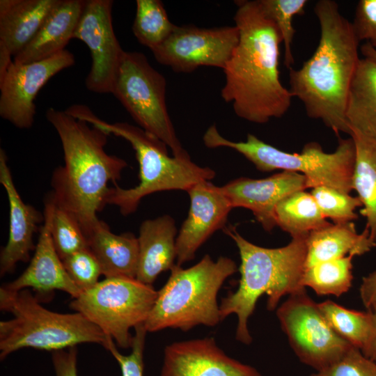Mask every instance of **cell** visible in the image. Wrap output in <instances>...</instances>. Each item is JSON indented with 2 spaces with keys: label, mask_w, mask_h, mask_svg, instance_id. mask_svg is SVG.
Segmentation results:
<instances>
[{
  "label": "cell",
  "mask_w": 376,
  "mask_h": 376,
  "mask_svg": "<svg viewBox=\"0 0 376 376\" xmlns=\"http://www.w3.org/2000/svg\"><path fill=\"white\" fill-rule=\"evenodd\" d=\"M239 42L224 68L223 100L247 121L265 123L290 107L292 94L279 78L281 37L258 0L235 1Z\"/></svg>",
  "instance_id": "6da1fadb"
},
{
  "label": "cell",
  "mask_w": 376,
  "mask_h": 376,
  "mask_svg": "<svg viewBox=\"0 0 376 376\" xmlns=\"http://www.w3.org/2000/svg\"><path fill=\"white\" fill-rule=\"evenodd\" d=\"M45 116L61 139L64 156V165L53 172L49 196L77 219L86 237L100 221L97 214L106 205L109 182L117 185L127 164L105 151L109 135L103 130L54 108L47 109Z\"/></svg>",
  "instance_id": "7a4b0ae2"
},
{
  "label": "cell",
  "mask_w": 376,
  "mask_h": 376,
  "mask_svg": "<svg viewBox=\"0 0 376 376\" xmlns=\"http://www.w3.org/2000/svg\"><path fill=\"white\" fill-rule=\"evenodd\" d=\"M314 12L320 26L319 43L300 68L289 69L290 91L310 118L320 120L337 135H350L345 108L361 58L359 42L335 1H318Z\"/></svg>",
  "instance_id": "3957f363"
},
{
  "label": "cell",
  "mask_w": 376,
  "mask_h": 376,
  "mask_svg": "<svg viewBox=\"0 0 376 376\" xmlns=\"http://www.w3.org/2000/svg\"><path fill=\"white\" fill-rule=\"evenodd\" d=\"M224 230L238 248L241 263L238 288L222 299L219 305L220 318L222 321L229 315L235 314L237 316L235 338L249 345L252 337L247 322L258 298L267 295V309L273 311L282 297L305 288L302 278L308 235L292 237L286 246L270 249L249 242L233 226H226Z\"/></svg>",
  "instance_id": "277c9868"
},
{
  "label": "cell",
  "mask_w": 376,
  "mask_h": 376,
  "mask_svg": "<svg viewBox=\"0 0 376 376\" xmlns=\"http://www.w3.org/2000/svg\"><path fill=\"white\" fill-rule=\"evenodd\" d=\"M65 111L109 135L125 139L134 150L139 166V184L129 189L118 185L109 187L104 201L105 205L117 206L124 216L134 212L141 199L148 195L168 190L187 191L194 185L215 177L214 170L197 165L190 157H171L163 141L139 126L127 123H109L84 104H72Z\"/></svg>",
  "instance_id": "5b68a950"
},
{
  "label": "cell",
  "mask_w": 376,
  "mask_h": 376,
  "mask_svg": "<svg viewBox=\"0 0 376 376\" xmlns=\"http://www.w3.org/2000/svg\"><path fill=\"white\" fill-rule=\"evenodd\" d=\"M0 308L13 318L0 322V359L22 348L54 352L81 343L104 347L107 336L82 314L60 313L43 307L29 289L0 288Z\"/></svg>",
  "instance_id": "8992f818"
},
{
  "label": "cell",
  "mask_w": 376,
  "mask_h": 376,
  "mask_svg": "<svg viewBox=\"0 0 376 376\" xmlns=\"http://www.w3.org/2000/svg\"><path fill=\"white\" fill-rule=\"evenodd\" d=\"M237 269L232 259L220 256L214 261L207 254L187 269L174 265L144 323L147 331L217 325L221 321L218 292Z\"/></svg>",
  "instance_id": "52a82bcc"
},
{
  "label": "cell",
  "mask_w": 376,
  "mask_h": 376,
  "mask_svg": "<svg viewBox=\"0 0 376 376\" xmlns=\"http://www.w3.org/2000/svg\"><path fill=\"white\" fill-rule=\"evenodd\" d=\"M209 148L226 147L242 154L260 171L282 170L304 175L306 187L326 186L350 194L356 150L352 138L339 139L333 152H326L317 142H309L300 152L283 151L252 134L245 141H232L222 136L215 125L208 127L203 137Z\"/></svg>",
  "instance_id": "ba28073f"
},
{
  "label": "cell",
  "mask_w": 376,
  "mask_h": 376,
  "mask_svg": "<svg viewBox=\"0 0 376 376\" xmlns=\"http://www.w3.org/2000/svg\"><path fill=\"white\" fill-rule=\"evenodd\" d=\"M152 285L127 277L105 278L73 298L71 309L85 316L123 348L131 347L130 329L146 322L157 297Z\"/></svg>",
  "instance_id": "9c48e42d"
},
{
  "label": "cell",
  "mask_w": 376,
  "mask_h": 376,
  "mask_svg": "<svg viewBox=\"0 0 376 376\" xmlns=\"http://www.w3.org/2000/svg\"><path fill=\"white\" fill-rule=\"evenodd\" d=\"M165 77L139 52H125L112 94L139 127L163 141L173 156L187 157L177 137L166 102Z\"/></svg>",
  "instance_id": "30bf717a"
},
{
  "label": "cell",
  "mask_w": 376,
  "mask_h": 376,
  "mask_svg": "<svg viewBox=\"0 0 376 376\" xmlns=\"http://www.w3.org/2000/svg\"><path fill=\"white\" fill-rule=\"evenodd\" d=\"M276 315L298 358L317 371L337 362L354 347L330 327L305 288L290 295Z\"/></svg>",
  "instance_id": "8fae6325"
},
{
  "label": "cell",
  "mask_w": 376,
  "mask_h": 376,
  "mask_svg": "<svg viewBox=\"0 0 376 376\" xmlns=\"http://www.w3.org/2000/svg\"><path fill=\"white\" fill-rule=\"evenodd\" d=\"M238 42L235 25L212 29L175 25L170 36L151 51L158 63L177 72H191L201 66L224 70Z\"/></svg>",
  "instance_id": "7c38bea8"
},
{
  "label": "cell",
  "mask_w": 376,
  "mask_h": 376,
  "mask_svg": "<svg viewBox=\"0 0 376 376\" xmlns=\"http://www.w3.org/2000/svg\"><path fill=\"white\" fill-rule=\"evenodd\" d=\"M112 0H86L73 39L89 48L91 66L86 88L96 93H111L125 51L112 24Z\"/></svg>",
  "instance_id": "4fadbf2b"
},
{
  "label": "cell",
  "mask_w": 376,
  "mask_h": 376,
  "mask_svg": "<svg viewBox=\"0 0 376 376\" xmlns=\"http://www.w3.org/2000/svg\"><path fill=\"white\" fill-rule=\"evenodd\" d=\"M75 63L74 55L67 49L32 63L19 64L13 61L0 77V116L17 128L31 127L38 92L52 77Z\"/></svg>",
  "instance_id": "5bb4252c"
},
{
  "label": "cell",
  "mask_w": 376,
  "mask_h": 376,
  "mask_svg": "<svg viewBox=\"0 0 376 376\" xmlns=\"http://www.w3.org/2000/svg\"><path fill=\"white\" fill-rule=\"evenodd\" d=\"M187 192L190 207L175 240L176 265L180 266L193 260L200 246L215 231L226 227L233 209L221 187L210 181L200 182Z\"/></svg>",
  "instance_id": "9a60e30c"
},
{
  "label": "cell",
  "mask_w": 376,
  "mask_h": 376,
  "mask_svg": "<svg viewBox=\"0 0 376 376\" xmlns=\"http://www.w3.org/2000/svg\"><path fill=\"white\" fill-rule=\"evenodd\" d=\"M159 376H261L253 367L228 357L213 338L167 345Z\"/></svg>",
  "instance_id": "2e32d148"
},
{
  "label": "cell",
  "mask_w": 376,
  "mask_h": 376,
  "mask_svg": "<svg viewBox=\"0 0 376 376\" xmlns=\"http://www.w3.org/2000/svg\"><path fill=\"white\" fill-rule=\"evenodd\" d=\"M221 188L233 208L250 210L264 230L270 232L276 226V205L289 194L307 187L304 175L282 171L263 179L241 177Z\"/></svg>",
  "instance_id": "e0dca14e"
},
{
  "label": "cell",
  "mask_w": 376,
  "mask_h": 376,
  "mask_svg": "<svg viewBox=\"0 0 376 376\" xmlns=\"http://www.w3.org/2000/svg\"><path fill=\"white\" fill-rule=\"evenodd\" d=\"M52 210V202L47 196L45 203V220L29 266L16 279L1 288L10 292L32 288L40 294L61 290L72 299L81 293L67 273L53 244L50 231Z\"/></svg>",
  "instance_id": "ac0fdd59"
},
{
  "label": "cell",
  "mask_w": 376,
  "mask_h": 376,
  "mask_svg": "<svg viewBox=\"0 0 376 376\" xmlns=\"http://www.w3.org/2000/svg\"><path fill=\"white\" fill-rule=\"evenodd\" d=\"M0 183L3 186L9 203V234L6 244L0 253V274L13 273L19 262H27L30 252L36 249L33 235L44 221L33 206L25 203L14 184L5 150L0 149Z\"/></svg>",
  "instance_id": "d6986e66"
},
{
  "label": "cell",
  "mask_w": 376,
  "mask_h": 376,
  "mask_svg": "<svg viewBox=\"0 0 376 376\" xmlns=\"http://www.w3.org/2000/svg\"><path fill=\"white\" fill-rule=\"evenodd\" d=\"M60 0L0 1V77Z\"/></svg>",
  "instance_id": "ffe728a7"
},
{
  "label": "cell",
  "mask_w": 376,
  "mask_h": 376,
  "mask_svg": "<svg viewBox=\"0 0 376 376\" xmlns=\"http://www.w3.org/2000/svg\"><path fill=\"white\" fill-rule=\"evenodd\" d=\"M85 3L84 0H60L32 40L13 57V62L32 63L64 51L73 39Z\"/></svg>",
  "instance_id": "44dd1931"
},
{
  "label": "cell",
  "mask_w": 376,
  "mask_h": 376,
  "mask_svg": "<svg viewBox=\"0 0 376 376\" xmlns=\"http://www.w3.org/2000/svg\"><path fill=\"white\" fill-rule=\"evenodd\" d=\"M176 234L175 221L169 215L142 222L138 237V281L152 285L159 274L171 270L176 260Z\"/></svg>",
  "instance_id": "7402d4cb"
},
{
  "label": "cell",
  "mask_w": 376,
  "mask_h": 376,
  "mask_svg": "<svg viewBox=\"0 0 376 376\" xmlns=\"http://www.w3.org/2000/svg\"><path fill=\"white\" fill-rule=\"evenodd\" d=\"M86 239L88 247L98 260L105 278L136 279L139 242L134 234H114L109 226L100 220Z\"/></svg>",
  "instance_id": "603a6c76"
},
{
  "label": "cell",
  "mask_w": 376,
  "mask_h": 376,
  "mask_svg": "<svg viewBox=\"0 0 376 376\" xmlns=\"http://www.w3.org/2000/svg\"><path fill=\"white\" fill-rule=\"evenodd\" d=\"M375 246L369 231L364 228L358 233L353 221L331 224L308 235L305 268L350 255L361 256Z\"/></svg>",
  "instance_id": "cb8c5ba5"
},
{
  "label": "cell",
  "mask_w": 376,
  "mask_h": 376,
  "mask_svg": "<svg viewBox=\"0 0 376 376\" xmlns=\"http://www.w3.org/2000/svg\"><path fill=\"white\" fill-rule=\"evenodd\" d=\"M350 130L376 140V61L360 58L345 108Z\"/></svg>",
  "instance_id": "d4e9b609"
},
{
  "label": "cell",
  "mask_w": 376,
  "mask_h": 376,
  "mask_svg": "<svg viewBox=\"0 0 376 376\" xmlns=\"http://www.w3.org/2000/svg\"><path fill=\"white\" fill-rule=\"evenodd\" d=\"M350 136L356 150L352 189L362 203L359 212L366 218L365 228L376 246V140L353 129Z\"/></svg>",
  "instance_id": "484cf974"
},
{
  "label": "cell",
  "mask_w": 376,
  "mask_h": 376,
  "mask_svg": "<svg viewBox=\"0 0 376 376\" xmlns=\"http://www.w3.org/2000/svg\"><path fill=\"white\" fill-rule=\"evenodd\" d=\"M274 214L276 226L292 237L308 235L331 224L321 213L312 194L305 190L295 191L283 198L276 205Z\"/></svg>",
  "instance_id": "4316f807"
},
{
  "label": "cell",
  "mask_w": 376,
  "mask_h": 376,
  "mask_svg": "<svg viewBox=\"0 0 376 376\" xmlns=\"http://www.w3.org/2000/svg\"><path fill=\"white\" fill-rule=\"evenodd\" d=\"M330 327L353 346L363 350L372 332L371 313L347 309L330 300L318 304Z\"/></svg>",
  "instance_id": "83f0119b"
},
{
  "label": "cell",
  "mask_w": 376,
  "mask_h": 376,
  "mask_svg": "<svg viewBox=\"0 0 376 376\" xmlns=\"http://www.w3.org/2000/svg\"><path fill=\"white\" fill-rule=\"evenodd\" d=\"M353 257L350 255L305 268L303 286L311 288L319 295L340 296L352 285Z\"/></svg>",
  "instance_id": "f1b7e54d"
},
{
  "label": "cell",
  "mask_w": 376,
  "mask_h": 376,
  "mask_svg": "<svg viewBox=\"0 0 376 376\" xmlns=\"http://www.w3.org/2000/svg\"><path fill=\"white\" fill-rule=\"evenodd\" d=\"M136 5L132 32L139 43L152 50L170 36L175 24L159 0H136Z\"/></svg>",
  "instance_id": "f546056e"
},
{
  "label": "cell",
  "mask_w": 376,
  "mask_h": 376,
  "mask_svg": "<svg viewBox=\"0 0 376 376\" xmlns=\"http://www.w3.org/2000/svg\"><path fill=\"white\" fill-rule=\"evenodd\" d=\"M263 13L275 24L284 45V64L292 68V43L295 33L292 19L304 13L307 0H258Z\"/></svg>",
  "instance_id": "4dcf8cb0"
},
{
  "label": "cell",
  "mask_w": 376,
  "mask_h": 376,
  "mask_svg": "<svg viewBox=\"0 0 376 376\" xmlns=\"http://www.w3.org/2000/svg\"><path fill=\"white\" fill-rule=\"evenodd\" d=\"M49 197V196H48ZM50 231L54 247L61 260L88 247L87 239L77 219L56 206L52 198Z\"/></svg>",
  "instance_id": "1f68e13d"
},
{
  "label": "cell",
  "mask_w": 376,
  "mask_h": 376,
  "mask_svg": "<svg viewBox=\"0 0 376 376\" xmlns=\"http://www.w3.org/2000/svg\"><path fill=\"white\" fill-rule=\"evenodd\" d=\"M311 194L324 217L331 219L334 224L348 223L358 218L355 210L362 207L358 196L326 186L314 187Z\"/></svg>",
  "instance_id": "d6a6232c"
},
{
  "label": "cell",
  "mask_w": 376,
  "mask_h": 376,
  "mask_svg": "<svg viewBox=\"0 0 376 376\" xmlns=\"http://www.w3.org/2000/svg\"><path fill=\"white\" fill-rule=\"evenodd\" d=\"M69 276L81 292L95 286L102 274L100 265L88 247L62 260Z\"/></svg>",
  "instance_id": "836d02e7"
},
{
  "label": "cell",
  "mask_w": 376,
  "mask_h": 376,
  "mask_svg": "<svg viewBox=\"0 0 376 376\" xmlns=\"http://www.w3.org/2000/svg\"><path fill=\"white\" fill-rule=\"evenodd\" d=\"M134 335L131 345L132 352L128 355L119 352L113 338L107 337L104 348L118 363L122 376H143V351L146 333L144 324L134 327Z\"/></svg>",
  "instance_id": "e575fe53"
},
{
  "label": "cell",
  "mask_w": 376,
  "mask_h": 376,
  "mask_svg": "<svg viewBox=\"0 0 376 376\" xmlns=\"http://www.w3.org/2000/svg\"><path fill=\"white\" fill-rule=\"evenodd\" d=\"M310 376H376V362L353 347L341 359Z\"/></svg>",
  "instance_id": "d590c367"
},
{
  "label": "cell",
  "mask_w": 376,
  "mask_h": 376,
  "mask_svg": "<svg viewBox=\"0 0 376 376\" xmlns=\"http://www.w3.org/2000/svg\"><path fill=\"white\" fill-rule=\"evenodd\" d=\"M352 25L358 41L365 40L376 51V0L359 1Z\"/></svg>",
  "instance_id": "8d00e7d4"
},
{
  "label": "cell",
  "mask_w": 376,
  "mask_h": 376,
  "mask_svg": "<svg viewBox=\"0 0 376 376\" xmlns=\"http://www.w3.org/2000/svg\"><path fill=\"white\" fill-rule=\"evenodd\" d=\"M56 376H78L77 346L52 352Z\"/></svg>",
  "instance_id": "74e56055"
},
{
  "label": "cell",
  "mask_w": 376,
  "mask_h": 376,
  "mask_svg": "<svg viewBox=\"0 0 376 376\" xmlns=\"http://www.w3.org/2000/svg\"><path fill=\"white\" fill-rule=\"evenodd\" d=\"M361 301L368 311L376 308V270L362 279L359 289Z\"/></svg>",
  "instance_id": "f35d334b"
},
{
  "label": "cell",
  "mask_w": 376,
  "mask_h": 376,
  "mask_svg": "<svg viewBox=\"0 0 376 376\" xmlns=\"http://www.w3.org/2000/svg\"><path fill=\"white\" fill-rule=\"evenodd\" d=\"M369 311L372 317V332L367 346L361 352L367 358L376 362V308Z\"/></svg>",
  "instance_id": "ab89813d"
},
{
  "label": "cell",
  "mask_w": 376,
  "mask_h": 376,
  "mask_svg": "<svg viewBox=\"0 0 376 376\" xmlns=\"http://www.w3.org/2000/svg\"><path fill=\"white\" fill-rule=\"evenodd\" d=\"M363 57L370 58L376 61V51L367 42L361 47Z\"/></svg>",
  "instance_id": "60d3db41"
}]
</instances>
